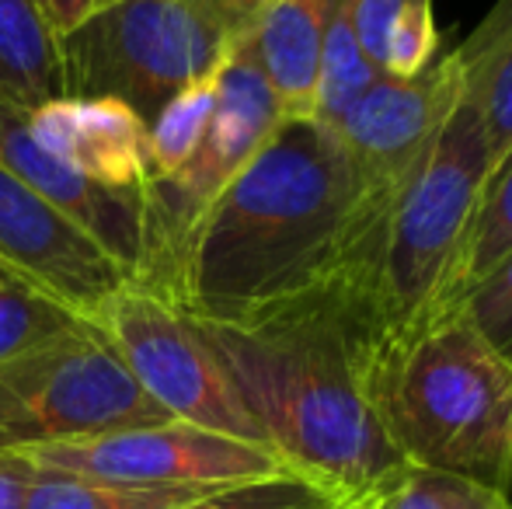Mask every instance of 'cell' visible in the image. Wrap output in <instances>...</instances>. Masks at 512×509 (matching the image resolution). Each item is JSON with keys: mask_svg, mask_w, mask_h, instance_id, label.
I'll use <instances>...</instances> for the list:
<instances>
[{"mask_svg": "<svg viewBox=\"0 0 512 509\" xmlns=\"http://www.w3.org/2000/svg\"><path fill=\"white\" fill-rule=\"evenodd\" d=\"M460 91H464V63L457 49H450L415 77L380 74L359 95V102L328 129H335L349 154L380 185L398 189L401 178L436 140Z\"/></svg>", "mask_w": 512, "mask_h": 509, "instance_id": "10", "label": "cell"}, {"mask_svg": "<svg viewBox=\"0 0 512 509\" xmlns=\"http://www.w3.org/2000/svg\"><path fill=\"white\" fill-rule=\"evenodd\" d=\"M370 398L408 464L474 478L512 499V367L460 300H439L380 335Z\"/></svg>", "mask_w": 512, "mask_h": 509, "instance_id": "3", "label": "cell"}, {"mask_svg": "<svg viewBox=\"0 0 512 509\" xmlns=\"http://www.w3.org/2000/svg\"><path fill=\"white\" fill-rule=\"evenodd\" d=\"M265 443L290 471L345 503H370L405 471L373 412L380 314L363 283L335 286L251 321H192Z\"/></svg>", "mask_w": 512, "mask_h": 509, "instance_id": "2", "label": "cell"}, {"mask_svg": "<svg viewBox=\"0 0 512 509\" xmlns=\"http://www.w3.org/2000/svg\"><path fill=\"white\" fill-rule=\"evenodd\" d=\"M196 4L203 7L216 25L227 28L234 39H241V35H248L251 25L262 18L265 7L276 4V0H196Z\"/></svg>", "mask_w": 512, "mask_h": 509, "instance_id": "26", "label": "cell"}, {"mask_svg": "<svg viewBox=\"0 0 512 509\" xmlns=\"http://www.w3.org/2000/svg\"><path fill=\"white\" fill-rule=\"evenodd\" d=\"M349 506L352 503L338 499L335 492L297 475V471H279V475L209 489L178 509H349Z\"/></svg>", "mask_w": 512, "mask_h": 509, "instance_id": "22", "label": "cell"}, {"mask_svg": "<svg viewBox=\"0 0 512 509\" xmlns=\"http://www.w3.org/2000/svg\"><path fill=\"white\" fill-rule=\"evenodd\" d=\"M108 4H115V0H39L42 14H46V21L56 32V39L67 35V32H74L77 25H84L91 14L105 11Z\"/></svg>", "mask_w": 512, "mask_h": 509, "instance_id": "27", "label": "cell"}, {"mask_svg": "<svg viewBox=\"0 0 512 509\" xmlns=\"http://www.w3.org/2000/svg\"><path fill=\"white\" fill-rule=\"evenodd\" d=\"M0 265L95 318L133 272L108 258L81 227L56 213L0 164Z\"/></svg>", "mask_w": 512, "mask_h": 509, "instance_id": "9", "label": "cell"}, {"mask_svg": "<svg viewBox=\"0 0 512 509\" xmlns=\"http://www.w3.org/2000/svg\"><path fill=\"white\" fill-rule=\"evenodd\" d=\"M237 42L196 0H115L60 35L63 98H119L150 123Z\"/></svg>", "mask_w": 512, "mask_h": 509, "instance_id": "5", "label": "cell"}, {"mask_svg": "<svg viewBox=\"0 0 512 509\" xmlns=\"http://www.w3.org/2000/svg\"><path fill=\"white\" fill-rule=\"evenodd\" d=\"M363 509H512V499L474 478L405 464V471Z\"/></svg>", "mask_w": 512, "mask_h": 509, "instance_id": "21", "label": "cell"}, {"mask_svg": "<svg viewBox=\"0 0 512 509\" xmlns=\"http://www.w3.org/2000/svg\"><path fill=\"white\" fill-rule=\"evenodd\" d=\"M457 300L481 339L512 367V252L499 258Z\"/></svg>", "mask_w": 512, "mask_h": 509, "instance_id": "23", "label": "cell"}, {"mask_svg": "<svg viewBox=\"0 0 512 509\" xmlns=\"http://www.w3.org/2000/svg\"><path fill=\"white\" fill-rule=\"evenodd\" d=\"M35 468L18 450H0V509H25V496L32 489Z\"/></svg>", "mask_w": 512, "mask_h": 509, "instance_id": "25", "label": "cell"}, {"mask_svg": "<svg viewBox=\"0 0 512 509\" xmlns=\"http://www.w3.org/2000/svg\"><path fill=\"white\" fill-rule=\"evenodd\" d=\"M39 471L98 478V482L150 485V489H220L251 478L290 471L276 450L262 443L209 433L189 422H157V426L115 429L88 440L46 443L18 450Z\"/></svg>", "mask_w": 512, "mask_h": 509, "instance_id": "8", "label": "cell"}, {"mask_svg": "<svg viewBox=\"0 0 512 509\" xmlns=\"http://www.w3.org/2000/svg\"><path fill=\"white\" fill-rule=\"evenodd\" d=\"M335 0H276L241 35L244 53L269 81L286 119H314L317 74L328 14Z\"/></svg>", "mask_w": 512, "mask_h": 509, "instance_id": "13", "label": "cell"}, {"mask_svg": "<svg viewBox=\"0 0 512 509\" xmlns=\"http://www.w3.org/2000/svg\"><path fill=\"white\" fill-rule=\"evenodd\" d=\"M216 77L220 70H213L209 77L185 84L178 95H171L168 102L157 109V116L147 123L150 136V168L154 178H171L192 161V154L203 143V133L209 126L216 105Z\"/></svg>", "mask_w": 512, "mask_h": 509, "instance_id": "20", "label": "cell"}, {"mask_svg": "<svg viewBox=\"0 0 512 509\" xmlns=\"http://www.w3.org/2000/svg\"><path fill=\"white\" fill-rule=\"evenodd\" d=\"M203 492L209 489H150L39 471L25 496V509H178Z\"/></svg>", "mask_w": 512, "mask_h": 509, "instance_id": "19", "label": "cell"}, {"mask_svg": "<svg viewBox=\"0 0 512 509\" xmlns=\"http://www.w3.org/2000/svg\"><path fill=\"white\" fill-rule=\"evenodd\" d=\"M457 53L464 63V95L485 123L495 168L512 154V0H499Z\"/></svg>", "mask_w": 512, "mask_h": 509, "instance_id": "15", "label": "cell"}, {"mask_svg": "<svg viewBox=\"0 0 512 509\" xmlns=\"http://www.w3.org/2000/svg\"><path fill=\"white\" fill-rule=\"evenodd\" d=\"M95 321L143 394L171 419L269 447L192 318L129 283L98 307Z\"/></svg>", "mask_w": 512, "mask_h": 509, "instance_id": "7", "label": "cell"}, {"mask_svg": "<svg viewBox=\"0 0 512 509\" xmlns=\"http://www.w3.org/2000/svg\"><path fill=\"white\" fill-rule=\"evenodd\" d=\"M391 196L335 129L283 119L185 234L157 300L237 325L342 279L370 290Z\"/></svg>", "mask_w": 512, "mask_h": 509, "instance_id": "1", "label": "cell"}, {"mask_svg": "<svg viewBox=\"0 0 512 509\" xmlns=\"http://www.w3.org/2000/svg\"><path fill=\"white\" fill-rule=\"evenodd\" d=\"M512 252V154L499 161L481 189L478 210H474L471 231L460 248L457 269H453L450 290L443 300H457L467 286H474L499 258Z\"/></svg>", "mask_w": 512, "mask_h": 509, "instance_id": "18", "label": "cell"}, {"mask_svg": "<svg viewBox=\"0 0 512 509\" xmlns=\"http://www.w3.org/2000/svg\"><path fill=\"white\" fill-rule=\"evenodd\" d=\"M0 164L70 224L81 227L108 258H115L136 279L143 258V192H115L81 178L32 140L25 109L4 98H0Z\"/></svg>", "mask_w": 512, "mask_h": 509, "instance_id": "11", "label": "cell"}, {"mask_svg": "<svg viewBox=\"0 0 512 509\" xmlns=\"http://www.w3.org/2000/svg\"><path fill=\"white\" fill-rule=\"evenodd\" d=\"M377 77H380V70L373 67L370 56L359 46L349 11H345L342 0H335V7H331V14H328V28H324L314 119L324 126H335Z\"/></svg>", "mask_w": 512, "mask_h": 509, "instance_id": "17", "label": "cell"}, {"mask_svg": "<svg viewBox=\"0 0 512 509\" xmlns=\"http://www.w3.org/2000/svg\"><path fill=\"white\" fill-rule=\"evenodd\" d=\"M363 506H366V503H352L349 509H363Z\"/></svg>", "mask_w": 512, "mask_h": 509, "instance_id": "29", "label": "cell"}, {"mask_svg": "<svg viewBox=\"0 0 512 509\" xmlns=\"http://www.w3.org/2000/svg\"><path fill=\"white\" fill-rule=\"evenodd\" d=\"M168 419L133 381L95 318L0 363V450L88 440Z\"/></svg>", "mask_w": 512, "mask_h": 509, "instance_id": "6", "label": "cell"}, {"mask_svg": "<svg viewBox=\"0 0 512 509\" xmlns=\"http://www.w3.org/2000/svg\"><path fill=\"white\" fill-rule=\"evenodd\" d=\"M488 175L492 147L485 123L460 91L436 140L398 182L387 206L370 279L387 332L446 297Z\"/></svg>", "mask_w": 512, "mask_h": 509, "instance_id": "4", "label": "cell"}, {"mask_svg": "<svg viewBox=\"0 0 512 509\" xmlns=\"http://www.w3.org/2000/svg\"><path fill=\"white\" fill-rule=\"evenodd\" d=\"M345 11H349V21L356 28V39L363 46V53L370 56V63L380 70V49H384V39L391 32V25L401 18V14L415 11V7H425L432 0H342Z\"/></svg>", "mask_w": 512, "mask_h": 509, "instance_id": "24", "label": "cell"}, {"mask_svg": "<svg viewBox=\"0 0 512 509\" xmlns=\"http://www.w3.org/2000/svg\"><path fill=\"white\" fill-rule=\"evenodd\" d=\"M88 314L18 276L0 279V363L84 325Z\"/></svg>", "mask_w": 512, "mask_h": 509, "instance_id": "16", "label": "cell"}, {"mask_svg": "<svg viewBox=\"0 0 512 509\" xmlns=\"http://www.w3.org/2000/svg\"><path fill=\"white\" fill-rule=\"evenodd\" d=\"M25 123L46 154L102 189L143 192L154 178L147 119L119 98H53Z\"/></svg>", "mask_w": 512, "mask_h": 509, "instance_id": "12", "label": "cell"}, {"mask_svg": "<svg viewBox=\"0 0 512 509\" xmlns=\"http://www.w3.org/2000/svg\"><path fill=\"white\" fill-rule=\"evenodd\" d=\"M4 276H14V272H7L4 265H0V279H4Z\"/></svg>", "mask_w": 512, "mask_h": 509, "instance_id": "28", "label": "cell"}, {"mask_svg": "<svg viewBox=\"0 0 512 509\" xmlns=\"http://www.w3.org/2000/svg\"><path fill=\"white\" fill-rule=\"evenodd\" d=\"M0 98L25 112L63 98L60 39L39 0H0Z\"/></svg>", "mask_w": 512, "mask_h": 509, "instance_id": "14", "label": "cell"}]
</instances>
